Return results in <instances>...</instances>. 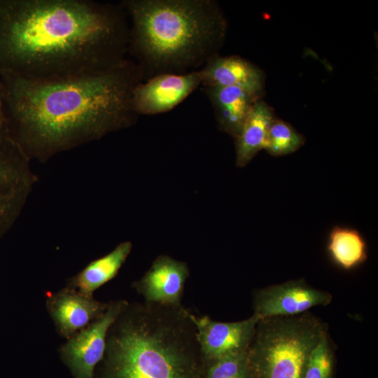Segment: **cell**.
<instances>
[{"mask_svg":"<svg viewBox=\"0 0 378 378\" xmlns=\"http://www.w3.org/2000/svg\"><path fill=\"white\" fill-rule=\"evenodd\" d=\"M121 4L92 0H0V71L53 80L112 69L127 58Z\"/></svg>","mask_w":378,"mask_h":378,"instance_id":"cell-1","label":"cell"},{"mask_svg":"<svg viewBox=\"0 0 378 378\" xmlns=\"http://www.w3.org/2000/svg\"><path fill=\"white\" fill-rule=\"evenodd\" d=\"M0 74L9 134L30 160H47L130 127L138 117L132 92L144 78L130 59L100 74L68 79Z\"/></svg>","mask_w":378,"mask_h":378,"instance_id":"cell-2","label":"cell"},{"mask_svg":"<svg viewBox=\"0 0 378 378\" xmlns=\"http://www.w3.org/2000/svg\"><path fill=\"white\" fill-rule=\"evenodd\" d=\"M128 52L144 79L201 69L218 55L227 23L212 0H125Z\"/></svg>","mask_w":378,"mask_h":378,"instance_id":"cell-3","label":"cell"},{"mask_svg":"<svg viewBox=\"0 0 378 378\" xmlns=\"http://www.w3.org/2000/svg\"><path fill=\"white\" fill-rule=\"evenodd\" d=\"M190 313L183 305L128 303L107 335L111 378H200L205 362Z\"/></svg>","mask_w":378,"mask_h":378,"instance_id":"cell-4","label":"cell"},{"mask_svg":"<svg viewBox=\"0 0 378 378\" xmlns=\"http://www.w3.org/2000/svg\"><path fill=\"white\" fill-rule=\"evenodd\" d=\"M327 331L308 312L260 319L248 347L257 378H302L312 351Z\"/></svg>","mask_w":378,"mask_h":378,"instance_id":"cell-5","label":"cell"},{"mask_svg":"<svg viewBox=\"0 0 378 378\" xmlns=\"http://www.w3.org/2000/svg\"><path fill=\"white\" fill-rule=\"evenodd\" d=\"M29 162L10 135L0 132V237L12 226L32 190L36 178Z\"/></svg>","mask_w":378,"mask_h":378,"instance_id":"cell-6","label":"cell"},{"mask_svg":"<svg viewBox=\"0 0 378 378\" xmlns=\"http://www.w3.org/2000/svg\"><path fill=\"white\" fill-rule=\"evenodd\" d=\"M332 300L330 293L315 288L302 279L290 280L255 290L253 314L260 319L298 316L312 307L326 306Z\"/></svg>","mask_w":378,"mask_h":378,"instance_id":"cell-7","label":"cell"},{"mask_svg":"<svg viewBox=\"0 0 378 378\" xmlns=\"http://www.w3.org/2000/svg\"><path fill=\"white\" fill-rule=\"evenodd\" d=\"M127 304L125 300L108 304L102 316L63 346V356L76 378L92 377L96 365L104 357L108 330Z\"/></svg>","mask_w":378,"mask_h":378,"instance_id":"cell-8","label":"cell"},{"mask_svg":"<svg viewBox=\"0 0 378 378\" xmlns=\"http://www.w3.org/2000/svg\"><path fill=\"white\" fill-rule=\"evenodd\" d=\"M201 85L200 71L160 74L134 88L132 105L138 115L165 113L181 103Z\"/></svg>","mask_w":378,"mask_h":378,"instance_id":"cell-9","label":"cell"},{"mask_svg":"<svg viewBox=\"0 0 378 378\" xmlns=\"http://www.w3.org/2000/svg\"><path fill=\"white\" fill-rule=\"evenodd\" d=\"M206 363L248 349L260 318L255 314L236 322H220L190 313Z\"/></svg>","mask_w":378,"mask_h":378,"instance_id":"cell-10","label":"cell"},{"mask_svg":"<svg viewBox=\"0 0 378 378\" xmlns=\"http://www.w3.org/2000/svg\"><path fill=\"white\" fill-rule=\"evenodd\" d=\"M189 276L190 270L186 262L160 255L133 286L144 302L178 307L182 305L185 284Z\"/></svg>","mask_w":378,"mask_h":378,"instance_id":"cell-11","label":"cell"},{"mask_svg":"<svg viewBox=\"0 0 378 378\" xmlns=\"http://www.w3.org/2000/svg\"><path fill=\"white\" fill-rule=\"evenodd\" d=\"M48 304L57 329L66 337H71L90 321L98 318L108 306L92 296L71 290L53 294Z\"/></svg>","mask_w":378,"mask_h":378,"instance_id":"cell-12","label":"cell"},{"mask_svg":"<svg viewBox=\"0 0 378 378\" xmlns=\"http://www.w3.org/2000/svg\"><path fill=\"white\" fill-rule=\"evenodd\" d=\"M199 71L202 77V86L238 87L258 97L262 92V72L240 57L217 55Z\"/></svg>","mask_w":378,"mask_h":378,"instance_id":"cell-13","label":"cell"},{"mask_svg":"<svg viewBox=\"0 0 378 378\" xmlns=\"http://www.w3.org/2000/svg\"><path fill=\"white\" fill-rule=\"evenodd\" d=\"M214 108L218 128L234 139L258 97L232 86H202Z\"/></svg>","mask_w":378,"mask_h":378,"instance_id":"cell-14","label":"cell"},{"mask_svg":"<svg viewBox=\"0 0 378 378\" xmlns=\"http://www.w3.org/2000/svg\"><path fill=\"white\" fill-rule=\"evenodd\" d=\"M274 119L272 111L265 102L260 99L255 102L234 138L237 167H246L259 151L265 150Z\"/></svg>","mask_w":378,"mask_h":378,"instance_id":"cell-15","label":"cell"},{"mask_svg":"<svg viewBox=\"0 0 378 378\" xmlns=\"http://www.w3.org/2000/svg\"><path fill=\"white\" fill-rule=\"evenodd\" d=\"M326 252L337 267L351 271L358 268L368 259V245L365 237L356 229L335 225L329 232Z\"/></svg>","mask_w":378,"mask_h":378,"instance_id":"cell-16","label":"cell"},{"mask_svg":"<svg viewBox=\"0 0 378 378\" xmlns=\"http://www.w3.org/2000/svg\"><path fill=\"white\" fill-rule=\"evenodd\" d=\"M132 248L130 241L119 244L108 254L91 262L75 278L78 291L92 296L93 292L112 279L118 272Z\"/></svg>","mask_w":378,"mask_h":378,"instance_id":"cell-17","label":"cell"},{"mask_svg":"<svg viewBox=\"0 0 378 378\" xmlns=\"http://www.w3.org/2000/svg\"><path fill=\"white\" fill-rule=\"evenodd\" d=\"M203 378H257L248 349L206 363Z\"/></svg>","mask_w":378,"mask_h":378,"instance_id":"cell-18","label":"cell"},{"mask_svg":"<svg viewBox=\"0 0 378 378\" xmlns=\"http://www.w3.org/2000/svg\"><path fill=\"white\" fill-rule=\"evenodd\" d=\"M304 143V138L290 124L281 120L272 123L265 150L273 156H283L298 150Z\"/></svg>","mask_w":378,"mask_h":378,"instance_id":"cell-19","label":"cell"},{"mask_svg":"<svg viewBox=\"0 0 378 378\" xmlns=\"http://www.w3.org/2000/svg\"><path fill=\"white\" fill-rule=\"evenodd\" d=\"M333 365V351L327 331L312 351L302 378H331Z\"/></svg>","mask_w":378,"mask_h":378,"instance_id":"cell-20","label":"cell"},{"mask_svg":"<svg viewBox=\"0 0 378 378\" xmlns=\"http://www.w3.org/2000/svg\"><path fill=\"white\" fill-rule=\"evenodd\" d=\"M5 92L0 74V132L9 134L8 120L5 113Z\"/></svg>","mask_w":378,"mask_h":378,"instance_id":"cell-21","label":"cell"}]
</instances>
